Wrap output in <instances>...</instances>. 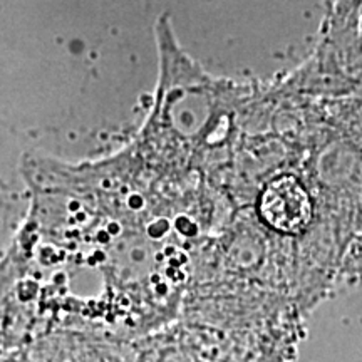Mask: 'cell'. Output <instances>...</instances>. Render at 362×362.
Wrapping results in <instances>:
<instances>
[{
  "instance_id": "6da1fadb",
  "label": "cell",
  "mask_w": 362,
  "mask_h": 362,
  "mask_svg": "<svg viewBox=\"0 0 362 362\" xmlns=\"http://www.w3.org/2000/svg\"><path fill=\"white\" fill-rule=\"evenodd\" d=\"M259 210L262 218L282 233L302 232L312 216L309 194L300 181L287 175L267 185L260 194Z\"/></svg>"
}]
</instances>
